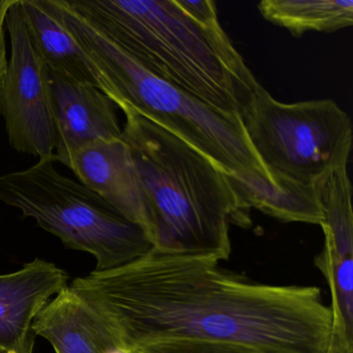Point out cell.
<instances>
[{
  "label": "cell",
  "mask_w": 353,
  "mask_h": 353,
  "mask_svg": "<svg viewBox=\"0 0 353 353\" xmlns=\"http://www.w3.org/2000/svg\"><path fill=\"white\" fill-rule=\"evenodd\" d=\"M11 55L0 88V115L10 145L40 159L54 156L57 132L53 119L48 69L32 44L20 0L6 16Z\"/></svg>",
  "instance_id": "obj_7"
},
{
  "label": "cell",
  "mask_w": 353,
  "mask_h": 353,
  "mask_svg": "<svg viewBox=\"0 0 353 353\" xmlns=\"http://www.w3.org/2000/svg\"><path fill=\"white\" fill-rule=\"evenodd\" d=\"M138 63L185 94L245 117L260 84L219 23L177 0H69Z\"/></svg>",
  "instance_id": "obj_2"
},
{
  "label": "cell",
  "mask_w": 353,
  "mask_h": 353,
  "mask_svg": "<svg viewBox=\"0 0 353 353\" xmlns=\"http://www.w3.org/2000/svg\"><path fill=\"white\" fill-rule=\"evenodd\" d=\"M14 0H0V12L7 9L13 3Z\"/></svg>",
  "instance_id": "obj_19"
},
{
  "label": "cell",
  "mask_w": 353,
  "mask_h": 353,
  "mask_svg": "<svg viewBox=\"0 0 353 353\" xmlns=\"http://www.w3.org/2000/svg\"><path fill=\"white\" fill-rule=\"evenodd\" d=\"M48 77L57 132V162L69 168L74 154L85 144L123 138L117 105L104 92L49 70Z\"/></svg>",
  "instance_id": "obj_8"
},
{
  "label": "cell",
  "mask_w": 353,
  "mask_h": 353,
  "mask_svg": "<svg viewBox=\"0 0 353 353\" xmlns=\"http://www.w3.org/2000/svg\"><path fill=\"white\" fill-rule=\"evenodd\" d=\"M68 281L65 270L40 258L0 274V353H34V320Z\"/></svg>",
  "instance_id": "obj_9"
},
{
  "label": "cell",
  "mask_w": 353,
  "mask_h": 353,
  "mask_svg": "<svg viewBox=\"0 0 353 353\" xmlns=\"http://www.w3.org/2000/svg\"><path fill=\"white\" fill-rule=\"evenodd\" d=\"M131 353H263L252 347L199 340H163L144 345Z\"/></svg>",
  "instance_id": "obj_17"
},
{
  "label": "cell",
  "mask_w": 353,
  "mask_h": 353,
  "mask_svg": "<svg viewBox=\"0 0 353 353\" xmlns=\"http://www.w3.org/2000/svg\"><path fill=\"white\" fill-rule=\"evenodd\" d=\"M10 7L0 12V88H1V83H3V77H5L6 69H7L8 57L7 45H6L5 22L6 16H7Z\"/></svg>",
  "instance_id": "obj_18"
},
{
  "label": "cell",
  "mask_w": 353,
  "mask_h": 353,
  "mask_svg": "<svg viewBox=\"0 0 353 353\" xmlns=\"http://www.w3.org/2000/svg\"><path fill=\"white\" fill-rule=\"evenodd\" d=\"M258 10L264 19L296 38L307 32H336L353 23L352 0H263Z\"/></svg>",
  "instance_id": "obj_14"
},
{
  "label": "cell",
  "mask_w": 353,
  "mask_h": 353,
  "mask_svg": "<svg viewBox=\"0 0 353 353\" xmlns=\"http://www.w3.org/2000/svg\"><path fill=\"white\" fill-rule=\"evenodd\" d=\"M54 156L26 170L0 174V201L21 210L65 247L96 258V272L130 263L152 245L140 225L128 220L98 194L55 168Z\"/></svg>",
  "instance_id": "obj_5"
},
{
  "label": "cell",
  "mask_w": 353,
  "mask_h": 353,
  "mask_svg": "<svg viewBox=\"0 0 353 353\" xmlns=\"http://www.w3.org/2000/svg\"><path fill=\"white\" fill-rule=\"evenodd\" d=\"M69 169L79 183L145 230L146 212L139 176L131 150L123 138L85 144L74 154Z\"/></svg>",
  "instance_id": "obj_10"
},
{
  "label": "cell",
  "mask_w": 353,
  "mask_h": 353,
  "mask_svg": "<svg viewBox=\"0 0 353 353\" xmlns=\"http://www.w3.org/2000/svg\"><path fill=\"white\" fill-rule=\"evenodd\" d=\"M125 352L163 340H199L263 353H353L315 286L254 282L218 260L152 251L69 286Z\"/></svg>",
  "instance_id": "obj_1"
},
{
  "label": "cell",
  "mask_w": 353,
  "mask_h": 353,
  "mask_svg": "<svg viewBox=\"0 0 353 353\" xmlns=\"http://www.w3.org/2000/svg\"><path fill=\"white\" fill-rule=\"evenodd\" d=\"M248 139L274 183L313 185L347 164L352 125L332 100L285 104L259 85L243 117Z\"/></svg>",
  "instance_id": "obj_6"
},
{
  "label": "cell",
  "mask_w": 353,
  "mask_h": 353,
  "mask_svg": "<svg viewBox=\"0 0 353 353\" xmlns=\"http://www.w3.org/2000/svg\"><path fill=\"white\" fill-rule=\"evenodd\" d=\"M323 212L324 247L338 257L353 256L352 187L347 164L314 183Z\"/></svg>",
  "instance_id": "obj_15"
},
{
  "label": "cell",
  "mask_w": 353,
  "mask_h": 353,
  "mask_svg": "<svg viewBox=\"0 0 353 353\" xmlns=\"http://www.w3.org/2000/svg\"><path fill=\"white\" fill-rule=\"evenodd\" d=\"M68 28L112 88V102L164 128L247 183H274L254 152L243 119L185 94L144 69L94 21L57 0Z\"/></svg>",
  "instance_id": "obj_4"
},
{
  "label": "cell",
  "mask_w": 353,
  "mask_h": 353,
  "mask_svg": "<svg viewBox=\"0 0 353 353\" xmlns=\"http://www.w3.org/2000/svg\"><path fill=\"white\" fill-rule=\"evenodd\" d=\"M123 139L139 176L146 233L158 253L228 259L230 224L250 226L226 173L201 152L132 109Z\"/></svg>",
  "instance_id": "obj_3"
},
{
  "label": "cell",
  "mask_w": 353,
  "mask_h": 353,
  "mask_svg": "<svg viewBox=\"0 0 353 353\" xmlns=\"http://www.w3.org/2000/svg\"><path fill=\"white\" fill-rule=\"evenodd\" d=\"M276 181L279 185L250 189L228 179L237 208L245 220L250 221V210L255 208L282 222L321 225L323 212L314 185H301L284 179Z\"/></svg>",
  "instance_id": "obj_13"
},
{
  "label": "cell",
  "mask_w": 353,
  "mask_h": 353,
  "mask_svg": "<svg viewBox=\"0 0 353 353\" xmlns=\"http://www.w3.org/2000/svg\"><path fill=\"white\" fill-rule=\"evenodd\" d=\"M34 48L49 71L88 83L112 101V88L68 28L57 0H20Z\"/></svg>",
  "instance_id": "obj_11"
},
{
  "label": "cell",
  "mask_w": 353,
  "mask_h": 353,
  "mask_svg": "<svg viewBox=\"0 0 353 353\" xmlns=\"http://www.w3.org/2000/svg\"><path fill=\"white\" fill-rule=\"evenodd\" d=\"M314 262L330 287V307L336 323L347 339L353 342V256L338 257L322 249Z\"/></svg>",
  "instance_id": "obj_16"
},
{
  "label": "cell",
  "mask_w": 353,
  "mask_h": 353,
  "mask_svg": "<svg viewBox=\"0 0 353 353\" xmlns=\"http://www.w3.org/2000/svg\"><path fill=\"white\" fill-rule=\"evenodd\" d=\"M34 330L55 353H128L104 320L70 287L37 316Z\"/></svg>",
  "instance_id": "obj_12"
}]
</instances>
